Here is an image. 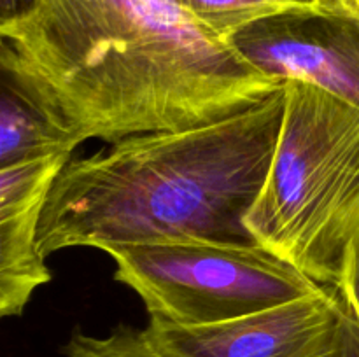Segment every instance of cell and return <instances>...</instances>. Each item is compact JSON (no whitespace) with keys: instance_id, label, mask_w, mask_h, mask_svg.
Instances as JSON below:
<instances>
[{"instance_id":"1","label":"cell","mask_w":359,"mask_h":357,"mask_svg":"<svg viewBox=\"0 0 359 357\" xmlns=\"http://www.w3.org/2000/svg\"><path fill=\"white\" fill-rule=\"evenodd\" d=\"M0 35L77 144L209 125L284 88L175 0H35Z\"/></svg>"},{"instance_id":"2","label":"cell","mask_w":359,"mask_h":357,"mask_svg":"<svg viewBox=\"0 0 359 357\" xmlns=\"http://www.w3.org/2000/svg\"><path fill=\"white\" fill-rule=\"evenodd\" d=\"M283 114L284 88L221 121L126 136L70 160L49 191L39 248L48 258L70 247L256 245L245 214L269 174Z\"/></svg>"},{"instance_id":"3","label":"cell","mask_w":359,"mask_h":357,"mask_svg":"<svg viewBox=\"0 0 359 357\" xmlns=\"http://www.w3.org/2000/svg\"><path fill=\"white\" fill-rule=\"evenodd\" d=\"M245 226L266 251L337 289L359 226V107L312 84L284 83L276 153Z\"/></svg>"},{"instance_id":"4","label":"cell","mask_w":359,"mask_h":357,"mask_svg":"<svg viewBox=\"0 0 359 357\" xmlns=\"http://www.w3.org/2000/svg\"><path fill=\"white\" fill-rule=\"evenodd\" d=\"M105 252L114 279L139 294L149 318L177 326L233 321L325 287L258 244L172 241Z\"/></svg>"},{"instance_id":"5","label":"cell","mask_w":359,"mask_h":357,"mask_svg":"<svg viewBox=\"0 0 359 357\" xmlns=\"http://www.w3.org/2000/svg\"><path fill=\"white\" fill-rule=\"evenodd\" d=\"M346 304L333 287L233 321L177 326L149 318L170 357H337Z\"/></svg>"},{"instance_id":"6","label":"cell","mask_w":359,"mask_h":357,"mask_svg":"<svg viewBox=\"0 0 359 357\" xmlns=\"http://www.w3.org/2000/svg\"><path fill=\"white\" fill-rule=\"evenodd\" d=\"M279 83H307L359 107V18L319 7L265 18L228 38Z\"/></svg>"},{"instance_id":"7","label":"cell","mask_w":359,"mask_h":357,"mask_svg":"<svg viewBox=\"0 0 359 357\" xmlns=\"http://www.w3.org/2000/svg\"><path fill=\"white\" fill-rule=\"evenodd\" d=\"M70 161L51 154L0 168V314L20 317L35 289L51 280L39 248L49 191Z\"/></svg>"},{"instance_id":"8","label":"cell","mask_w":359,"mask_h":357,"mask_svg":"<svg viewBox=\"0 0 359 357\" xmlns=\"http://www.w3.org/2000/svg\"><path fill=\"white\" fill-rule=\"evenodd\" d=\"M0 168L72 154L79 144L34 84L13 65L0 62Z\"/></svg>"},{"instance_id":"9","label":"cell","mask_w":359,"mask_h":357,"mask_svg":"<svg viewBox=\"0 0 359 357\" xmlns=\"http://www.w3.org/2000/svg\"><path fill=\"white\" fill-rule=\"evenodd\" d=\"M196 21L228 41L242 28L276 14L318 7L314 0H175Z\"/></svg>"},{"instance_id":"10","label":"cell","mask_w":359,"mask_h":357,"mask_svg":"<svg viewBox=\"0 0 359 357\" xmlns=\"http://www.w3.org/2000/svg\"><path fill=\"white\" fill-rule=\"evenodd\" d=\"M67 357H170L147 329L118 326L105 336L76 331L63 346Z\"/></svg>"},{"instance_id":"11","label":"cell","mask_w":359,"mask_h":357,"mask_svg":"<svg viewBox=\"0 0 359 357\" xmlns=\"http://www.w3.org/2000/svg\"><path fill=\"white\" fill-rule=\"evenodd\" d=\"M337 293L359 324V226L347 245Z\"/></svg>"},{"instance_id":"12","label":"cell","mask_w":359,"mask_h":357,"mask_svg":"<svg viewBox=\"0 0 359 357\" xmlns=\"http://www.w3.org/2000/svg\"><path fill=\"white\" fill-rule=\"evenodd\" d=\"M337 357H359V324L356 318L351 315V312L347 310V307Z\"/></svg>"},{"instance_id":"13","label":"cell","mask_w":359,"mask_h":357,"mask_svg":"<svg viewBox=\"0 0 359 357\" xmlns=\"http://www.w3.org/2000/svg\"><path fill=\"white\" fill-rule=\"evenodd\" d=\"M35 0H0V23H7L30 10Z\"/></svg>"}]
</instances>
